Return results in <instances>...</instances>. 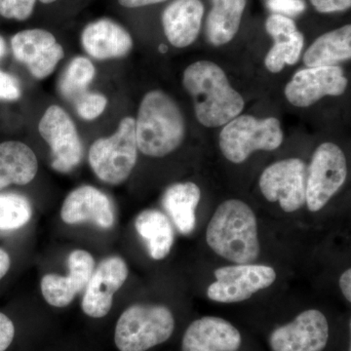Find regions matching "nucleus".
<instances>
[{
    "label": "nucleus",
    "instance_id": "obj_1",
    "mask_svg": "<svg viewBox=\"0 0 351 351\" xmlns=\"http://www.w3.org/2000/svg\"><path fill=\"white\" fill-rule=\"evenodd\" d=\"M182 84L193 97L196 119L202 125H226L243 110V97L230 86L223 69L213 62L191 64L184 71Z\"/></svg>",
    "mask_w": 351,
    "mask_h": 351
},
{
    "label": "nucleus",
    "instance_id": "obj_2",
    "mask_svg": "<svg viewBox=\"0 0 351 351\" xmlns=\"http://www.w3.org/2000/svg\"><path fill=\"white\" fill-rule=\"evenodd\" d=\"M206 242L217 255L235 265L255 262L261 245L253 210L242 200L221 203L208 223Z\"/></svg>",
    "mask_w": 351,
    "mask_h": 351
},
{
    "label": "nucleus",
    "instance_id": "obj_3",
    "mask_svg": "<svg viewBox=\"0 0 351 351\" xmlns=\"http://www.w3.org/2000/svg\"><path fill=\"white\" fill-rule=\"evenodd\" d=\"M186 125L177 103L165 92H149L138 108L136 121L138 149L147 156L164 157L181 145Z\"/></svg>",
    "mask_w": 351,
    "mask_h": 351
},
{
    "label": "nucleus",
    "instance_id": "obj_4",
    "mask_svg": "<svg viewBox=\"0 0 351 351\" xmlns=\"http://www.w3.org/2000/svg\"><path fill=\"white\" fill-rule=\"evenodd\" d=\"M174 330V315L168 307L134 304L117 321L115 346L120 351H147L168 341Z\"/></svg>",
    "mask_w": 351,
    "mask_h": 351
},
{
    "label": "nucleus",
    "instance_id": "obj_5",
    "mask_svg": "<svg viewBox=\"0 0 351 351\" xmlns=\"http://www.w3.org/2000/svg\"><path fill=\"white\" fill-rule=\"evenodd\" d=\"M283 131L276 117L258 119L240 115L226 124L219 134V149L230 162H244L253 152H271L283 143Z\"/></svg>",
    "mask_w": 351,
    "mask_h": 351
},
{
    "label": "nucleus",
    "instance_id": "obj_6",
    "mask_svg": "<svg viewBox=\"0 0 351 351\" xmlns=\"http://www.w3.org/2000/svg\"><path fill=\"white\" fill-rule=\"evenodd\" d=\"M137 159L136 121L132 117L122 119L113 135L98 138L90 147L92 170L99 179L110 184L125 182Z\"/></svg>",
    "mask_w": 351,
    "mask_h": 351
},
{
    "label": "nucleus",
    "instance_id": "obj_7",
    "mask_svg": "<svg viewBox=\"0 0 351 351\" xmlns=\"http://www.w3.org/2000/svg\"><path fill=\"white\" fill-rule=\"evenodd\" d=\"M348 164L341 147L324 143L314 152L307 169L306 204L309 211L318 212L343 186Z\"/></svg>",
    "mask_w": 351,
    "mask_h": 351
},
{
    "label": "nucleus",
    "instance_id": "obj_8",
    "mask_svg": "<svg viewBox=\"0 0 351 351\" xmlns=\"http://www.w3.org/2000/svg\"><path fill=\"white\" fill-rule=\"evenodd\" d=\"M214 276L217 281L207 288V297L213 302L234 304L270 287L277 274L269 265L243 263L219 267Z\"/></svg>",
    "mask_w": 351,
    "mask_h": 351
},
{
    "label": "nucleus",
    "instance_id": "obj_9",
    "mask_svg": "<svg viewBox=\"0 0 351 351\" xmlns=\"http://www.w3.org/2000/svg\"><path fill=\"white\" fill-rule=\"evenodd\" d=\"M307 168L300 158L277 161L261 175V191L269 202H277L286 213H293L306 204Z\"/></svg>",
    "mask_w": 351,
    "mask_h": 351
},
{
    "label": "nucleus",
    "instance_id": "obj_10",
    "mask_svg": "<svg viewBox=\"0 0 351 351\" xmlns=\"http://www.w3.org/2000/svg\"><path fill=\"white\" fill-rule=\"evenodd\" d=\"M41 137L51 147L52 167L68 173L82 161L83 147L77 129L71 117L59 106H51L38 125Z\"/></svg>",
    "mask_w": 351,
    "mask_h": 351
},
{
    "label": "nucleus",
    "instance_id": "obj_11",
    "mask_svg": "<svg viewBox=\"0 0 351 351\" xmlns=\"http://www.w3.org/2000/svg\"><path fill=\"white\" fill-rule=\"evenodd\" d=\"M326 316L317 309L302 311L292 322L276 328L269 338L271 351H323L329 341Z\"/></svg>",
    "mask_w": 351,
    "mask_h": 351
},
{
    "label": "nucleus",
    "instance_id": "obj_12",
    "mask_svg": "<svg viewBox=\"0 0 351 351\" xmlns=\"http://www.w3.org/2000/svg\"><path fill=\"white\" fill-rule=\"evenodd\" d=\"M346 87L348 80L339 66H317L295 73L286 85L285 96L295 107L306 108L323 97L343 95Z\"/></svg>",
    "mask_w": 351,
    "mask_h": 351
},
{
    "label": "nucleus",
    "instance_id": "obj_13",
    "mask_svg": "<svg viewBox=\"0 0 351 351\" xmlns=\"http://www.w3.org/2000/svg\"><path fill=\"white\" fill-rule=\"evenodd\" d=\"M11 47L16 59L25 64L38 80L50 75L64 55L55 36L41 29L18 32L11 39Z\"/></svg>",
    "mask_w": 351,
    "mask_h": 351
},
{
    "label": "nucleus",
    "instance_id": "obj_14",
    "mask_svg": "<svg viewBox=\"0 0 351 351\" xmlns=\"http://www.w3.org/2000/svg\"><path fill=\"white\" fill-rule=\"evenodd\" d=\"M127 277L128 267L121 258L101 261L85 288L82 304L84 313L92 318L105 317L112 308L113 295L125 283Z\"/></svg>",
    "mask_w": 351,
    "mask_h": 351
},
{
    "label": "nucleus",
    "instance_id": "obj_15",
    "mask_svg": "<svg viewBox=\"0 0 351 351\" xmlns=\"http://www.w3.org/2000/svg\"><path fill=\"white\" fill-rule=\"evenodd\" d=\"M68 265V276L47 274L41 280V293L50 306H68L86 288L95 269L94 258L84 250L71 252Z\"/></svg>",
    "mask_w": 351,
    "mask_h": 351
},
{
    "label": "nucleus",
    "instance_id": "obj_16",
    "mask_svg": "<svg viewBox=\"0 0 351 351\" xmlns=\"http://www.w3.org/2000/svg\"><path fill=\"white\" fill-rule=\"evenodd\" d=\"M242 338L232 323L216 316H204L184 332L182 351H239Z\"/></svg>",
    "mask_w": 351,
    "mask_h": 351
},
{
    "label": "nucleus",
    "instance_id": "obj_17",
    "mask_svg": "<svg viewBox=\"0 0 351 351\" xmlns=\"http://www.w3.org/2000/svg\"><path fill=\"white\" fill-rule=\"evenodd\" d=\"M61 218L68 225L92 221L101 228H110L114 223V212L105 193L94 186H83L66 196Z\"/></svg>",
    "mask_w": 351,
    "mask_h": 351
},
{
    "label": "nucleus",
    "instance_id": "obj_18",
    "mask_svg": "<svg viewBox=\"0 0 351 351\" xmlns=\"http://www.w3.org/2000/svg\"><path fill=\"white\" fill-rule=\"evenodd\" d=\"M82 43L88 54L97 60L126 56L133 47L130 34L110 19L95 21L87 25L82 32Z\"/></svg>",
    "mask_w": 351,
    "mask_h": 351
},
{
    "label": "nucleus",
    "instance_id": "obj_19",
    "mask_svg": "<svg viewBox=\"0 0 351 351\" xmlns=\"http://www.w3.org/2000/svg\"><path fill=\"white\" fill-rule=\"evenodd\" d=\"M203 15L201 0H174L162 14L166 38L175 47H188L197 38Z\"/></svg>",
    "mask_w": 351,
    "mask_h": 351
},
{
    "label": "nucleus",
    "instance_id": "obj_20",
    "mask_svg": "<svg viewBox=\"0 0 351 351\" xmlns=\"http://www.w3.org/2000/svg\"><path fill=\"white\" fill-rule=\"evenodd\" d=\"M38 170V158L31 147L17 141L0 144V189L29 184Z\"/></svg>",
    "mask_w": 351,
    "mask_h": 351
},
{
    "label": "nucleus",
    "instance_id": "obj_21",
    "mask_svg": "<svg viewBox=\"0 0 351 351\" xmlns=\"http://www.w3.org/2000/svg\"><path fill=\"white\" fill-rule=\"evenodd\" d=\"M201 191L195 182H177L166 189L162 197L164 209L184 235L191 234L196 225L195 210L199 204Z\"/></svg>",
    "mask_w": 351,
    "mask_h": 351
},
{
    "label": "nucleus",
    "instance_id": "obj_22",
    "mask_svg": "<svg viewBox=\"0 0 351 351\" xmlns=\"http://www.w3.org/2000/svg\"><path fill=\"white\" fill-rule=\"evenodd\" d=\"M351 58V25L326 32L319 36L304 55V63L308 68L336 66Z\"/></svg>",
    "mask_w": 351,
    "mask_h": 351
},
{
    "label": "nucleus",
    "instance_id": "obj_23",
    "mask_svg": "<svg viewBox=\"0 0 351 351\" xmlns=\"http://www.w3.org/2000/svg\"><path fill=\"white\" fill-rule=\"evenodd\" d=\"M135 228L147 243L149 256L154 260H163L169 255L175 234L168 217L158 210H145L138 215Z\"/></svg>",
    "mask_w": 351,
    "mask_h": 351
},
{
    "label": "nucleus",
    "instance_id": "obj_24",
    "mask_svg": "<svg viewBox=\"0 0 351 351\" xmlns=\"http://www.w3.org/2000/svg\"><path fill=\"white\" fill-rule=\"evenodd\" d=\"M208 15L206 34L215 46L230 43L239 32L247 0H212Z\"/></svg>",
    "mask_w": 351,
    "mask_h": 351
},
{
    "label": "nucleus",
    "instance_id": "obj_25",
    "mask_svg": "<svg viewBox=\"0 0 351 351\" xmlns=\"http://www.w3.org/2000/svg\"><path fill=\"white\" fill-rule=\"evenodd\" d=\"M96 69L90 60L76 57L66 66L59 82L60 91L64 98L75 101L86 93L87 87L93 80Z\"/></svg>",
    "mask_w": 351,
    "mask_h": 351
},
{
    "label": "nucleus",
    "instance_id": "obj_26",
    "mask_svg": "<svg viewBox=\"0 0 351 351\" xmlns=\"http://www.w3.org/2000/svg\"><path fill=\"white\" fill-rule=\"evenodd\" d=\"M32 216L29 201L15 193L0 195V230H14L29 223Z\"/></svg>",
    "mask_w": 351,
    "mask_h": 351
},
{
    "label": "nucleus",
    "instance_id": "obj_27",
    "mask_svg": "<svg viewBox=\"0 0 351 351\" xmlns=\"http://www.w3.org/2000/svg\"><path fill=\"white\" fill-rule=\"evenodd\" d=\"M304 43V36L298 31L287 39L276 41L265 57V66L270 73H277L282 71L285 64L292 66L297 64L301 57Z\"/></svg>",
    "mask_w": 351,
    "mask_h": 351
},
{
    "label": "nucleus",
    "instance_id": "obj_28",
    "mask_svg": "<svg viewBox=\"0 0 351 351\" xmlns=\"http://www.w3.org/2000/svg\"><path fill=\"white\" fill-rule=\"evenodd\" d=\"M76 112L82 119L93 120L105 112L108 99L104 95L86 92L73 101Z\"/></svg>",
    "mask_w": 351,
    "mask_h": 351
},
{
    "label": "nucleus",
    "instance_id": "obj_29",
    "mask_svg": "<svg viewBox=\"0 0 351 351\" xmlns=\"http://www.w3.org/2000/svg\"><path fill=\"white\" fill-rule=\"evenodd\" d=\"M36 0H0V16L5 19L25 21L31 17Z\"/></svg>",
    "mask_w": 351,
    "mask_h": 351
},
{
    "label": "nucleus",
    "instance_id": "obj_30",
    "mask_svg": "<svg viewBox=\"0 0 351 351\" xmlns=\"http://www.w3.org/2000/svg\"><path fill=\"white\" fill-rule=\"evenodd\" d=\"M267 34L271 36L276 41L284 40L297 32L294 21L286 16L274 14L269 16L265 23Z\"/></svg>",
    "mask_w": 351,
    "mask_h": 351
},
{
    "label": "nucleus",
    "instance_id": "obj_31",
    "mask_svg": "<svg viewBox=\"0 0 351 351\" xmlns=\"http://www.w3.org/2000/svg\"><path fill=\"white\" fill-rule=\"evenodd\" d=\"M267 7L276 14L287 16H297L306 8L304 0H269Z\"/></svg>",
    "mask_w": 351,
    "mask_h": 351
},
{
    "label": "nucleus",
    "instance_id": "obj_32",
    "mask_svg": "<svg viewBox=\"0 0 351 351\" xmlns=\"http://www.w3.org/2000/svg\"><path fill=\"white\" fill-rule=\"evenodd\" d=\"M21 97L17 80L12 75L0 71V100L15 101Z\"/></svg>",
    "mask_w": 351,
    "mask_h": 351
},
{
    "label": "nucleus",
    "instance_id": "obj_33",
    "mask_svg": "<svg viewBox=\"0 0 351 351\" xmlns=\"http://www.w3.org/2000/svg\"><path fill=\"white\" fill-rule=\"evenodd\" d=\"M15 337V326L12 320L0 313V351H5L12 343Z\"/></svg>",
    "mask_w": 351,
    "mask_h": 351
},
{
    "label": "nucleus",
    "instance_id": "obj_34",
    "mask_svg": "<svg viewBox=\"0 0 351 351\" xmlns=\"http://www.w3.org/2000/svg\"><path fill=\"white\" fill-rule=\"evenodd\" d=\"M314 8L319 13L341 12L351 6V0H311Z\"/></svg>",
    "mask_w": 351,
    "mask_h": 351
},
{
    "label": "nucleus",
    "instance_id": "obj_35",
    "mask_svg": "<svg viewBox=\"0 0 351 351\" xmlns=\"http://www.w3.org/2000/svg\"><path fill=\"white\" fill-rule=\"evenodd\" d=\"M339 287L341 293L345 295L346 301L351 302V269H348L339 277Z\"/></svg>",
    "mask_w": 351,
    "mask_h": 351
},
{
    "label": "nucleus",
    "instance_id": "obj_36",
    "mask_svg": "<svg viewBox=\"0 0 351 351\" xmlns=\"http://www.w3.org/2000/svg\"><path fill=\"white\" fill-rule=\"evenodd\" d=\"M166 0H119L120 5L126 7V8H138V7H144L152 5V4L160 3Z\"/></svg>",
    "mask_w": 351,
    "mask_h": 351
},
{
    "label": "nucleus",
    "instance_id": "obj_37",
    "mask_svg": "<svg viewBox=\"0 0 351 351\" xmlns=\"http://www.w3.org/2000/svg\"><path fill=\"white\" fill-rule=\"evenodd\" d=\"M11 258L5 250L0 248V280L6 276L10 269Z\"/></svg>",
    "mask_w": 351,
    "mask_h": 351
},
{
    "label": "nucleus",
    "instance_id": "obj_38",
    "mask_svg": "<svg viewBox=\"0 0 351 351\" xmlns=\"http://www.w3.org/2000/svg\"><path fill=\"white\" fill-rule=\"evenodd\" d=\"M6 51V43L5 40H4V38H2L1 36H0V58L3 56L4 54H5Z\"/></svg>",
    "mask_w": 351,
    "mask_h": 351
},
{
    "label": "nucleus",
    "instance_id": "obj_39",
    "mask_svg": "<svg viewBox=\"0 0 351 351\" xmlns=\"http://www.w3.org/2000/svg\"><path fill=\"white\" fill-rule=\"evenodd\" d=\"M44 4L53 3V2L57 1V0H40Z\"/></svg>",
    "mask_w": 351,
    "mask_h": 351
},
{
    "label": "nucleus",
    "instance_id": "obj_40",
    "mask_svg": "<svg viewBox=\"0 0 351 351\" xmlns=\"http://www.w3.org/2000/svg\"><path fill=\"white\" fill-rule=\"evenodd\" d=\"M159 50L162 51V52H165V51L167 50V48H166V46L162 44V45L159 47Z\"/></svg>",
    "mask_w": 351,
    "mask_h": 351
}]
</instances>
